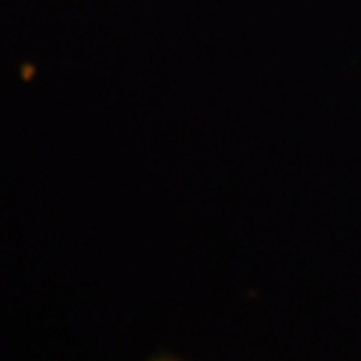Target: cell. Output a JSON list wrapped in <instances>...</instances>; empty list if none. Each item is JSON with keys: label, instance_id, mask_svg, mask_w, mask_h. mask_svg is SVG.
Returning <instances> with one entry per match:
<instances>
[{"label": "cell", "instance_id": "cell-1", "mask_svg": "<svg viewBox=\"0 0 361 361\" xmlns=\"http://www.w3.org/2000/svg\"><path fill=\"white\" fill-rule=\"evenodd\" d=\"M154 361H180V359H173V357H159V359H154Z\"/></svg>", "mask_w": 361, "mask_h": 361}]
</instances>
